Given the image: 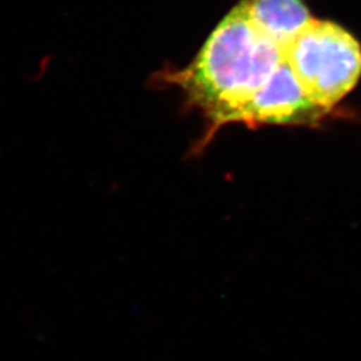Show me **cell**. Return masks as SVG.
<instances>
[{
	"label": "cell",
	"mask_w": 361,
	"mask_h": 361,
	"mask_svg": "<svg viewBox=\"0 0 361 361\" xmlns=\"http://www.w3.org/2000/svg\"><path fill=\"white\" fill-rule=\"evenodd\" d=\"M284 59L310 99L329 111L360 80V42L334 22L313 19L288 44Z\"/></svg>",
	"instance_id": "2"
},
{
	"label": "cell",
	"mask_w": 361,
	"mask_h": 361,
	"mask_svg": "<svg viewBox=\"0 0 361 361\" xmlns=\"http://www.w3.org/2000/svg\"><path fill=\"white\" fill-rule=\"evenodd\" d=\"M240 4L258 31L283 52L313 20L304 0H243Z\"/></svg>",
	"instance_id": "4"
},
{
	"label": "cell",
	"mask_w": 361,
	"mask_h": 361,
	"mask_svg": "<svg viewBox=\"0 0 361 361\" xmlns=\"http://www.w3.org/2000/svg\"><path fill=\"white\" fill-rule=\"evenodd\" d=\"M283 59V50L258 31L238 4L212 31L190 65L166 70L162 79L202 111L207 141L219 128L244 122L253 97Z\"/></svg>",
	"instance_id": "1"
},
{
	"label": "cell",
	"mask_w": 361,
	"mask_h": 361,
	"mask_svg": "<svg viewBox=\"0 0 361 361\" xmlns=\"http://www.w3.org/2000/svg\"><path fill=\"white\" fill-rule=\"evenodd\" d=\"M328 114V109L313 102L302 90L293 71L283 59L253 97L243 123L250 128L259 125L317 126Z\"/></svg>",
	"instance_id": "3"
}]
</instances>
